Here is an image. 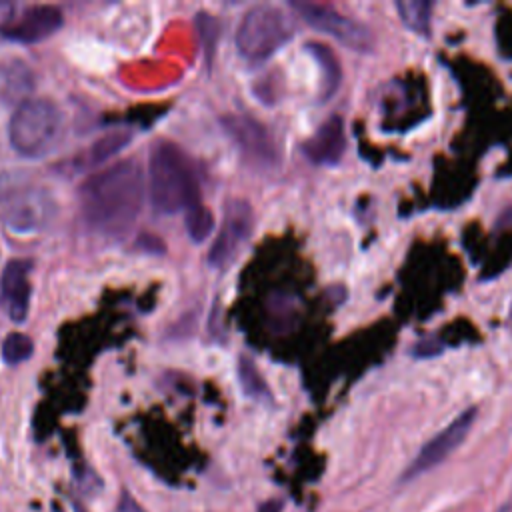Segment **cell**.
<instances>
[{"label": "cell", "mask_w": 512, "mask_h": 512, "mask_svg": "<svg viewBox=\"0 0 512 512\" xmlns=\"http://www.w3.org/2000/svg\"><path fill=\"white\" fill-rule=\"evenodd\" d=\"M80 214L102 236H122L144 202V174L134 158L118 160L80 186Z\"/></svg>", "instance_id": "6da1fadb"}, {"label": "cell", "mask_w": 512, "mask_h": 512, "mask_svg": "<svg viewBox=\"0 0 512 512\" xmlns=\"http://www.w3.org/2000/svg\"><path fill=\"white\" fill-rule=\"evenodd\" d=\"M148 192L154 212L172 216L198 204V180L190 158L172 140H156L150 148Z\"/></svg>", "instance_id": "7a4b0ae2"}, {"label": "cell", "mask_w": 512, "mask_h": 512, "mask_svg": "<svg viewBox=\"0 0 512 512\" xmlns=\"http://www.w3.org/2000/svg\"><path fill=\"white\" fill-rule=\"evenodd\" d=\"M64 136V114L48 98H26L10 116L8 138L24 158H44Z\"/></svg>", "instance_id": "3957f363"}, {"label": "cell", "mask_w": 512, "mask_h": 512, "mask_svg": "<svg viewBox=\"0 0 512 512\" xmlns=\"http://www.w3.org/2000/svg\"><path fill=\"white\" fill-rule=\"evenodd\" d=\"M294 36L288 14L276 6H252L236 28V48L248 62H264L274 56Z\"/></svg>", "instance_id": "277c9868"}, {"label": "cell", "mask_w": 512, "mask_h": 512, "mask_svg": "<svg viewBox=\"0 0 512 512\" xmlns=\"http://www.w3.org/2000/svg\"><path fill=\"white\" fill-rule=\"evenodd\" d=\"M56 202L50 192L32 182L0 186V220L16 234H34L50 224Z\"/></svg>", "instance_id": "5b68a950"}, {"label": "cell", "mask_w": 512, "mask_h": 512, "mask_svg": "<svg viewBox=\"0 0 512 512\" xmlns=\"http://www.w3.org/2000/svg\"><path fill=\"white\" fill-rule=\"evenodd\" d=\"M290 6L306 24L336 38L346 48L356 52H372L374 36L370 28H366L362 22L348 18L326 4L296 0V2H290Z\"/></svg>", "instance_id": "8992f818"}, {"label": "cell", "mask_w": 512, "mask_h": 512, "mask_svg": "<svg viewBox=\"0 0 512 512\" xmlns=\"http://www.w3.org/2000/svg\"><path fill=\"white\" fill-rule=\"evenodd\" d=\"M254 230V214L246 200L234 198L226 204L222 226L208 250V264L224 270L236 258L240 248L248 242Z\"/></svg>", "instance_id": "52a82bcc"}, {"label": "cell", "mask_w": 512, "mask_h": 512, "mask_svg": "<svg viewBox=\"0 0 512 512\" xmlns=\"http://www.w3.org/2000/svg\"><path fill=\"white\" fill-rule=\"evenodd\" d=\"M224 130L236 142L244 158L258 168H272L280 160L278 146L270 130L252 116L246 114H228L222 118Z\"/></svg>", "instance_id": "ba28073f"}, {"label": "cell", "mask_w": 512, "mask_h": 512, "mask_svg": "<svg viewBox=\"0 0 512 512\" xmlns=\"http://www.w3.org/2000/svg\"><path fill=\"white\" fill-rule=\"evenodd\" d=\"M476 406H470L466 408L464 412H460L446 428H442L436 436H432L424 446L422 450L418 452V456L414 458V462L408 466L404 478H414L434 466H438L442 460H446L462 442L464 438L468 436L474 420H476Z\"/></svg>", "instance_id": "9c48e42d"}, {"label": "cell", "mask_w": 512, "mask_h": 512, "mask_svg": "<svg viewBox=\"0 0 512 512\" xmlns=\"http://www.w3.org/2000/svg\"><path fill=\"white\" fill-rule=\"evenodd\" d=\"M64 24L62 10L50 4H36L24 8L14 22L2 34L4 38L18 44H36L56 34Z\"/></svg>", "instance_id": "30bf717a"}, {"label": "cell", "mask_w": 512, "mask_h": 512, "mask_svg": "<svg viewBox=\"0 0 512 512\" xmlns=\"http://www.w3.org/2000/svg\"><path fill=\"white\" fill-rule=\"evenodd\" d=\"M30 260H10L0 278V306L6 316L20 324L30 308Z\"/></svg>", "instance_id": "8fae6325"}, {"label": "cell", "mask_w": 512, "mask_h": 512, "mask_svg": "<svg viewBox=\"0 0 512 512\" xmlns=\"http://www.w3.org/2000/svg\"><path fill=\"white\" fill-rule=\"evenodd\" d=\"M346 150L344 122L338 114L326 118L318 130L302 144L304 156L318 166H336Z\"/></svg>", "instance_id": "7c38bea8"}, {"label": "cell", "mask_w": 512, "mask_h": 512, "mask_svg": "<svg viewBox=\"0 0 512 512\" xmlns=\"http://www.w3.org/2000/svg\"><path fill=\"white\" fill-rule=\"evenodd\" d=\"M306 50L316 58V62L322 68V100H328L338 90L340 78H342L338 58L334 56V52L328 46L318 44V42L306 44Z\"/></svg>", "instance_id": "4fadbf2b"}, {"label": "cell", "mask_w": 512, "mask_h": 512, "mask_svg": "<svg viewBox=\"0 0 512 512\" xmlns=\"http://www.w3.org/2000/svg\"><path fill=\"white\" fill-rule=\"evenodd\" d=\"M396 10L406 28L416 34H428L432 18V2L428 0H398Z\"/></svg>", "instance_id": "5bb4252c"}, {"label": "cell", "mask_w": 512, "mask_h": 512, "mask_svg": "<svg viewBox=\"0 0 512 512\" xmlns=\"http://www.w3.org/2000/svg\"><path fill=\"white\" fill-rule=\"evenodd\" d=\"M238 378H240V384H242V390H244L246 396H250L258 402H270L272 400V394H270L264 378L260 376L254 360L244 356V354L238 358Z\"/></svg>", "instance_id": "9a60e30c"}, {"label": "cell", "mask_w": 512, "mask_h": 512, "mask_svg": "<svg viewBox=\"0 0 512 512\" xmlns=\"http://www.w3.org/2000/svg\"><path fill=\"white\" fill-rule=\"evenodd\" d=\"M132 140V132L128 130H114V132H108L104 136H100L92 146H90V152H88V162L90 164H102L106 160H110L112 156H116L122 148L128 146V142Z\"/></svg>", "instance_id": "2e32d148"}, {"label": "cell", "mask_w": 512, "mask_h": 512, "mask_svg": "<svg viewBox=\"0 0 512 512\" xmlns=\"http://www.w3.org/2000/svg\"><path fill=\"white\" fill-rule=\"evenodd\" d=\"M186 232L192 242L200 244L214 232V216L204 204H194L186 210Z\"/></svg>", "instance_id": "e0dca14e"}, {"label": "cell", "mask_w": 512, "mask_h": 512, "mask_svg": "<svg viewBox=\"0 0 512 512\" xmlns=\"http://www.w3.org/2000/svg\"><path fill=\"white\" fill-rule=\"evenodd\" d=\"M34 354V342L22 332H12L2 342V360L10 366L26 362Z\"/></svg>", "instance_id": "ac0fdd59"}, {"label": "cell", "mask_w": 512, "mask_h": 512, "mask_svg": "<svg viewBox=\"0 0 512 512\" xmlns=\"http://www.w3.org/2000/svg\"><path fill=\"white\" fill-rule=\"evenodd\" d=\"M196 28H198L200 44L206 52V60L210 62L212 54H214V48H216V42H218V32H220L218 20L214 16L206 14V12H200V14H196Z\"/></svg>", "instance_id": "d6986e66"}, {"label": "cell", "mask_w": 512, "mask_h": 512, "mask_svg": "<svg viewBox=\"0 0 512 512\" xmlns=\"http://www.w3.org/2000/svg\"><path fill=\"white\" fill-rule=\"evenodd\" d=\"M14 4L12 2H6V0H0V34L6 32V28L14 22Z\"/></svg>", "instance_id": "ffe728a7"}, {"label": "cell", "mask_w": 512, "mask_h": 512, "mask_svg": "<svg viewBox=\"0 0 512 512\" xmlns=\"http://www.w3.org/2000/svg\"><path fill=\"white\" fill-rule=\"evenodd\" d=\"M116 512H146V510L128 492H122L116 504Z\"/></svg>", "instance_id": "44dd1931"}, {"label": "cell", "mask_w": 512, "mask_h": 512, "mask_svg": "<svg viewBox=\"0 0 512 512\" xmlns=\"http://www.w3.org/2000/svg\"><path fill=\"white\" fill-rule=\"evenodd\" d=\"M258 512H282V500H268L260 504Z\"/></svg>", "instance_id": "7402d4cb"}, {"label": "cell", "mask_w": 512, "mask_h": 512, "mask_svg": "<svg viewBox=\"0 0 512 512\" xmlns=\"http://www.w3.org/2000/svg\"><path fill=\"white\" fill-rule=\"evenodd\" d=\"M72 510H74V512H86L78 502H74V504H72Z\"/></svg>", "instance_id": "603a6c76"}, {"label": "cell", "mask_w": 512, "mask_h": 512, "mask_svg": "<svg viewBox=\"0 0 512 512\" xmlns=\"http://www.w3.org/2000/svg\"><path fill=\"white\" fill-rule=\"evenodd\" d=\"M510 318H512V312H510Z\"/></svg>", "instance_id": "cb8c5ba5"}]
</instances>
